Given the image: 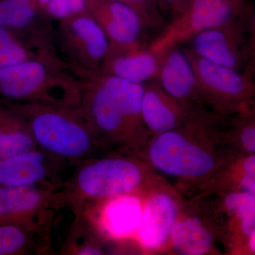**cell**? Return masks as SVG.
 Returning a JSON list of instances; mask_svg holds the SVG:
<instances>
[{
    "mask_svg": "<svg viewBox=\"0 0 255 255\" xmlns=\"http://www.w3.org/2000/svg\"><path fill=\"white\" fill-rule=\"evenodd\" d=\"M246 28V58L255 48V1H250L244 13Z\"/></svg>",
    "mask_w": 255,
    "mask_h": 255,
    "instance_id": "obj_26",
    "label": "cell"
},
{
    "mask_svg": "<svg viewBox=\"0 0 255 255\" xmlns=\"http://www.w3.org/2000/svg\"><path fill=\"white\" fill-rule=\"evenodd\" d=\"M243 73L248 78L255 80V48L247 55Z\"/></svg>",
    "mask_w": 255,
    "mask_h": 255,
    "instance_id": "obj_28",
    "label": "cell"
},
{
    "mask_svg": "<svg viewBox=\"0 0 255 255\" xmlns=\"http://www.w3.org/2000/svg\"><path fill=\"white\" fill-rule=\"evenodd\" d=\"M150 158L159 171L177 177H202L214 167V159L206 151L174 130L156 137L150 146Z\"/></svg>",
    "mask_w": 255,
    "mask_h": 255,
    "instance_id": "obj_8",
    "label": "cell"
},
{
    "mask_svg": "<svg viewBox=\"0 0 255 255\" xmlns=\"http://www.w3.org/2000/svg\"><path fill=\"white\" fill-rule=\"evenodd\" d=\"M251 0H191L187 9L150 43L155 53L187 43L196 33L241 18Z\"/></svg>",
    "mask_w": 255,
    "mask_h": 255,
    "instance_id": "obj_4",
    "label": "cell"
},
{
    "mask_svg": "<svg viewBox=\"0 0 255 255\" xmlns=\"http://www.w3.org/2000/svg\"></svg>",
    "mask_w": 255,
    "mask_h": 255,
    "instance_id": "obj_33",
    "label": "cell"
},
{
    "mask_svg": "<svg viewBox=\"0 0 255 255\" xmlns=\"http://www.w3.org/2000/svg\"><path fill=\"white\" fill-rule=\"evenodd\" d=\"M170 236L174 250L181 255H204L213 244L212 234L196 218L175 223Z\"/></svg>",
    "mask_w": 255,
    "mask_h": 255,
    "instance_id": "obj_21",
    "label": "cell"
},
{
    "mask_svg": "<svg viewBox=\"0 0 255 255\" xmlns=\"http://www.w3.org/2000/svg\"><path fill=\"white\" fill-rule=\"evenodd\" d=\"M187 43V48L198 56L243 73L246 58L244 14L232 22L199 32Z\"/></svg>",
    "mask_w": 255,
    "mask_h": 255,
    "instance_id": "obj_9",
    "label": "cell"
},
{
    "mask_svg": "<svg viewBox=\"0 0 255 255\" xmlns=\"http://www.w3.org/2000/svg\"><path fill=\"white\" fill-rule=\"evenodd\" d=\"M133 9L150 30H163L166 22L164 12L157 0H114Z\"/></svg>",
    "mask_w": 255,
    "mask_h": 255,
    "instance_id": "obj_24",
    "label": "cell"
},
{
    "mask_svg": "<svg viewBox=\"0 0 255 255\" xmlns=\"http://www.w3.org/2000/svg\"><path fill=\"white\" fill-rule=\"evenodd\" d=\"M250 248L255 253V228L250 235Z\"/></svg>",
    "mask_w": 255,
    "mask_h": 255,
    "instance_id": "obj_32",
    "label": "cell"
},
{
    "mask_svg": "<svg viewBox=\"0 0 255 255\" xmlns=\"http://www.w3.org/2000/svg\"><path fill=\"white\" fill-rule=\"evenodd\" d=\"M171 47L162 53L157 80L164 91L173 98L187 103L202 100L195 72L183 48Z\"/></svg>",
    "mask_w": 255,
    "mask_h": 255,
    "instance_id": "obj_13",
    "label": "cell"
},
{
    "mask_svg": "<svg viewBox=\"0 0 255 255\" xmlns=\"http://www.w3.org/2000/svg\"><path fill=\"white\" fill-rule=\"evenodd\" d=\"M162 11H167L172 18L179 16L187 9L191 0H157Z\"/></svg>",
    "mask_w": 255,
    "mask_h": 255,
    "instance_id": "obj_27",
    "label": "cell"
},
{
    "mask_svg": "<svg viewBox=\"0 0 255 255\" xmlns=\"http://www.w3.org/2000/svg\"><path fill=\"white\" fill-rule=\"evenodd\" d=\"M50 20L31 0H0V26L25 34L55 36Z\"/></svg>",
    "mask_w": 255,
    "mask_h": 255,
    "instance_id": "obj_19",
    "label": "cell"
},
{
    "mask_svg": "<svg viewBox=\"0 0 255 255\" xmlns=\"http://www.w3.org/2000/svg\"><path fill=\"white\" fill-rule=\"evenodd\" d=\"M31 128L22 116L0 103V159L37 149Z\"/></svg>",
    "mask_w": 255,
    "mask_h": 255,
    "instance_id": "obj_20",
    "label": "cell"
},
{
    "mask_svg": "<svg viewBox=\"0 0 255 255\" xmlns=\"http://www.w3.org/2000/svg\"><path fill=\"white\" fill-rule=\"evenodd\" d=\"M177 207L166 194L152 196L146 202L137 229V238L142 246L148 250L162 247L170 236L175 224Z\"/></svg>",
    "mask_w": 255,
    "mask_h": 255,
    "instance_id": "obj_16",
    "label": "cell"
},
{
    "mask_svg": "<svg viewBox=\"0 0 255 255\" xmlns=\"http://www.w3.org/2000/svg\"><path fill=\"white\" fill-rule=\"evenodd\" d=\"M243 175L255 177V156H250L243 162Z\"/></svg>",
    "mask_w": 255,
    "mask_h": 255,
    "instance_id": "obj_30",
    "label": "cell"
},
{
    "mask_svg": "<svg viewBox=\"0 0 255 255\" xmlns=\"http://www.w3.org/2000/svg\"><path fill=\"white\" fill-rule=\"evenodd\" d=\"M142 179L141 169L127 159H95L79 169L71 184V193L77 199L96 202L131 194Z\"/></svg>",
    "mask_w": 255,
    "mask_h": 255,
    "instance_id": "obj_7",
    "label": "cell"
},
{
    "mask_svg": "<svg viewBox=\"0 0 255 255\" xmlns=\"http://www.w3.org/2000/svg\"><path fill=\"white\" fill-rule=\"evenodd\" d=\"M240 189L242 192L255 196V177L243 175L240 183Z\"/></svg>",
    "mask_w": 255,
    "mask_h": 255,
    "instance_id": "obj_29",
    "label": "cell"
},
{
    "mask_svg": "<svg viewBox=\"0 0 255 255\" xmlns=\"http://www.w3.org/2000/svg\"><path fill=\"white\" fill-rule=\"evenodd\" d=\"M50 175L48 157L38 149L0 159V187L40 184Z\"/></svg>",
    "mask_w": 255,
    "mask_h": 255,
    "instance_id": "obj_18",
    "label": "cell"
},
{
    "mask_svg": "<svg viewBox=\"0 0 255 255\" xmlns=\"http://www.w3.org/2000/svg\"><path fill=\"white\" fill-rule=\"evenodd\" d=\"M51 196L50 189L40 184L0 187V224H34L31 221Z\"/></svg>",
    "mask_w": 255,
    "mask_h": 255,
    "instance_id": "obj_14",
    "label": "cell"
},
{
    "mask_svg": "<svg viewBox=\"0 0 255 255\" xmlns=\"http://www.w3.org/2000/svg\"><path fill=\"white\" fill-rule=\"evenodd\" d=\"M31 1H33L40 9L45 12V9H46L47 5L49 3L50 0H31Z\"/></svg>",
    "mask_w": 255,
    "mask_h": 255,
    "instance_id": "obj_31",
    "label": "cell"
},
{
    "mask_svg": "<svg viewBox=\"0 0 255 255\" xmlns=\"http://www.w3.org/2000/svg\"><path fill=\"white\" fill-rule=\"evenodd\" d=\"M71 69L83 82L80 107L102 143L129 140L147 128L141 114L143 85L100 70Z\"/></svg>",
    "mask_w": 255,
    "mask_h": 255,
    "instance_id": "obj_1",
    "label": "cell"
},
{
    "mask_svg": "<svg viewBox=\"0 0 255 255\" xmlns=\"http://www.w3.org/2000/svg\"><path fill=\"white\" fill-rule=\"evenodd\" d=\"M34 224H0V255H22L31 245Z\"/></svg>",
    "mask_w": 255,
    "mask_h": 255,
    "instance_id": "obj_22",
    "label": "cell"
},
{
    "mask_svg": "<svg viewBox=\"0 0 255 255\" xmlns=\"http://www.w3.org/2000/svg\"><path fill=\"white\" fill-rule=\"evenodd\" d=\"M61 59L55 36L25 34L0 26V68L29 60Z\"/></svg>",
    "mask_w": 255,
    "mask_h": 255,
    "instance_id": "obj_12",
    "label": "cell"
},
{
    "mask_svg": "<svg viewBox=\"0 0 255 255\" xmlns=\"http://www.w3.org/2000/svg\"><path fill=\"white\" fill-rule=\"evenodd\" d=\"M162 53H155L147 41L132 43L110 42L100 71L143 85L158 77Z\"/></svg>",
    "mask_w": 255,
    "mask_h": 255,
    "instance_id": "obj_10",
    "label": "cell"
},
{
    "mask_svg": "<svg viewBox=\"0 0 255 255\" xmlns=\"http://www.w3.org/2000/svg\"><path fill=\"white\" fill-rule=\"evenodd\" d=\"M107 200L100 210L97 226L102 232L116 238H123L137 232L141 221V201L130 194L114 196Z\"/></svg>",
    "mask_w": 255,
    "mask_h": 255,
    "instance_id": "obj_17",
    "label": "cell"
},
{
    "mask_svg": "<svg viewBox=\"0 0 255 255\" xmlns=\"http://www.w3.org/2000/svg\"><path fill=\"white\" fill-rule=\"evenodd\" d=\"M83 82L64 60H33L0 68V97L16 103L79 107Z\"/></svg>",
    "mask_w": 255,
    "mask_h": 255,
    "instance_id": "obj_2",
    "label": "cell"
},
{
    "mask_svg": "<svg viewBox=\"0 0 255 255\" xmlns=\"http://www.w3.org/2000/svg\"><path fill=\"white\" fill-rule=\"evenodd\" d=\"M227 209L239 218L243 232L250 236L255 228V196L248 193H233L226 199Z\"/></svg>",
    "mask_w": 255,
    "mask_h": 255,
    "instance_id": "obj_23",
    "label": "cell"
},
{
    "mask_svg": "<svg viewBox=\"0 0 255 255\" xmlns=\"http://www.w3.org/2000/svg\"><path fill=\"white\" fill-rule=\"evenodd\" d=\"M86 11L100 25L112 43L146 41L149 28L138 14L114 0H87Z\"/></svg>",
    "mask_w": 255,
    "mask_h": 255,
    "instance_id": "obj_11",
    "label": "cell"
},
{
    "mask_svg": "<svg viewBox=\"0 0 255 255\" xmlns=\"http://www.w3.org/2000/svg\"><path fill=\"white\" fill-rule=\"evenodd\" d=\"M143 87L141 114L146 127L158 134L174 130L185 117L184 103L164 91L157 79L143 84Z\"/></svg>",
    "mask_w": 255,
    "mask_h": 255,
    "instance_id": "obj_15",
    "label": "cell"
},
{
    "mask_svg": "<svg viewBox=\"0 0 255 255\" xmlns=\"http://www.w3.org/2000/svg\"><path fill=\"white\" fill-rule=\"evenodd\" d=\"M159 3V2H158Z\"/></svg>",
    "mask_w": 255,
    "mask_h": 255,
    "instance_id": "obj_34",
    "label": "cell"
},
{
    "mask_svg": "<svg viewBox=\"0 0 255 255\" xmlns=\"http://www.w3.org/2000/svg\"><path fill=\"white\" fill-rule=\"evenodd\" d=\"M1 103L27 121L37 145L50 155L61 158L85 159L102 143L79 107H53L35 103Z\"/></svg>",
    "mask_w": 255,
    "mask_h": 255,
    "instance_id": "obj_3",
    "label": "cell"
},
{
    "mask_svg": "<svg viewBox=\"0 0 255 255\" xmlns=\"http://www.w3.org/2000/svg\"><path fill=\"white\" fill-rule=\"evenodd\" d=\"M195 72L201 100L219 110L240 112L255 102V80L234 69L211 63L183 48Z\"/></svg>",
    "mask_w": 255,
    "mask_h": 255,
    "instance_id": "obj_5",
    "label": "cell"
},
{
    "mask_svg": "<svg viewBox=\"0 0 255 255\" xmlns=\"http://www.w3.org/2000/svg\"><path fill=\"white\" fill-rule=\"evenodd\" d=\"M87 0H50L45 13L50 19L59 21L86 11Z\"/></svg>",
    "mask_w": 255,
    "mask_h": 255,
    "instance_id": "obj_25",
    "label": "cell"
},
{
    "mask_svg": "<svg viewBox=\"0 0 255 255\" xmlns=\"http://www.w3.org/2000/svg\"><path fill=\"white\" fill-rule=\"evenodd\" d=\"M55 44L60 57L70 68L100 70L110 41L87 11L58 21Z\"/></svg>",
    "mask_w": 255,
    "mask_h": 255,
    "instance_id": "obj_6",
    "label": "cell"
}]
</instances>
